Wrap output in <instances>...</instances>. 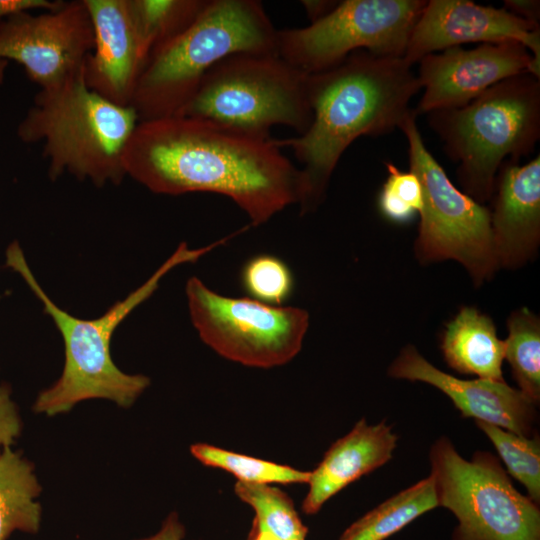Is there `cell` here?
<instances>
[{"mask_svg": "<svg viewBox=\"0 0 540 540\" xmlns=\"http://www.w3.org/2000/svg\"><path fill=\"white\" fill-rule=\"evenodd\" d=\"M126 176L165 195L209 192L233 200L252 226L301 205L300 168L272 138L248 136L184 115L139 121L123 156Z\"/></svg>", "mask_w": 540, "mask_h": 540, "instance_id": "cell-1", "label": "cell"}, {"mask_svg": "<svg viewBox=\"0 0 540 540\" xmlns=\"http://www.w3.org/2000/svg\"><path fill=\"white\" fill-rule=\"evenodd\" d=\"M403 57H379L359 50L308 79L312 120L301 135L273 139L290 147L301 163L305 198L301 214L322 202L345 150L360 136H379L399 128L412 113L410 100L421 89Z\"/></svg>", "mask_w": 540, "mask_h": 540, "instance_id": "cell-2", "label": "cell"}, {"mask_svg": "<svg viewBox=\"0 0 540 540\" xmlns=\"http://www.w3.org/2000/svg\"><path fill=\"white\" fill-rule=\"evenodd\" d=\"M225 242L223 238L197 249H190L186 243H181L141 286L114 303L103 315L91 320L75 317L56 305L36 280L20 245L17 242L10 244L6 251V265L21 275L40 300L44 312L53 320L64 342L62 374L53 385L38 394L34 411L55 416L89 399H107L123 408L132 406L149 386L150 379L142 374H127L116 366L110 352L114 331L155 292L170 270L197 261Z\"/></svg>", "mask_w": 540, "mask_h": 540, "instance_id": "cell-3", "label": "cell"}, {"mask_svg": "<svg viewBox=\"0 0 540 540\" xmlns=\"http://www.w3.org/2000/svg\"><path fill=\"white\" fill-rule=\"evenodd\" d=\"M138 122L133 108L88 88L82 69L54 87L39 89L17 135L22 142L42 145L51 180L69 174L103 187L126 177L124 151Z\"/></svg>", "mask_w": 540, "mask_h": 540, "instance_id": "cell-4", "label": "cell"}, {"mask_svg": "<svg viewBox=\"0 0 540 540\" xmlns=\"http://www.w3.org/2000/svg\"><path fill=\"white\" fill-rule=\"evenodd\" d=\"M277 31L260 1L208 0L188 28L150 54L129 106L139 121L179 115L222 59L277 53Z\"/></svg>", "mask_w": 540, "mask_h": 540, "instance_id": "cell-5", "label": "cell"}, {"mask_svg": "<svg viewBox=\"0 0 540 540\" xmlns=\"http://www.w3.org/2000/svg\"><path fill=\"white\" fill-rule=\"evenodd\" d=\"M428 122L458 162L463 192L484 204L505 159L519 162L540 138V79L528 72L509 77L464 106L428 113Z\"/></svg>", "mask_w": 540, "mask_h": 540, "instance_id": "cell-6", "label": "cell"}, {"mask_svg": "<svg viewBox=\"0 0 540 540\" xmlns=\"http://www.w3.org/2000/svg\"><path fill=\"white\" fill-rule=\"evenodd\" d=\"M309 75L277 53H238L215 64L179 115L269 139L277 125L303 134L312 120Z\"/></svg>", "mask_w": 540, "mask_h": 540, "instance_id": "cell-7", "label": "cell"}, {"mask_svg": "<svg viewBox=\"0 0 540 540\" xmlns=\"http://www.w3.org/2000/svg\"><path fill=\"white\" fill-rule=\"evenodd\" d=\"M438 506L458 520L453 540H540L538 504L513 486L488 452L464 459L447 438L430 451Z\"/></svg>", "mask_w": 540, "mask_h": 540, "instance_id": "cell-8", "label": "cell"}, {"mask_svg": "<svg viewBox=\"0 0 540 540\" xmlns=\"http://www.w3.org/2000/svg\"><path fill=\"white\" fill-rule=\"evenodd\" d=\"M416 117L413 110L399 127L407 140L410 171L423 189L415 256L423 264L457 261L468 271L474 285L481 286L499 269L490 209L454 186L427 149Z\"/></svg>", "mask_w": 540, "mask_h": 540, "instance_id": "cell-9", "label": "cell"}, {"mask_svg": "<svg viewBox=\"0 0 540 540\" xmlns=\"http://www.w3.org/2000/svg\"><path fill=\"white\" fill-rule=\"evenodd\" d=\"M423 0H344L306 27L277 31V54L311 75L364 50L379 57L404 56Z\"/></svg>", "mask_w": 540, "mask_h": 540, "instance_id": "cell-10", "label": "cell"}, {"mask_svg": "<svg viewBox=\"0 0 540 540\" xmlns=\"http://www.w3.org/2000/svg\"><path fill=\"white\" fill-rule=\"evenodd\" d=\"M185 292L200 339L220 356L248 367L272 368L300 352L309 327L306 310L224 296L195 276Z\"/></svg>", "mask_w": 540, "mask_h": 540, "instance_id": "cell-11", "label": "cell"}, {"mask_svg": "<svg viewBox=\"0 0 540 540\" xmlns=\"http://www.w3.org/2000/svg\"><path fill=\"white\" fill-rule=\"evenodd\" d=\"M94 46L84 0L57 9L22 12L0 23V61L19 63L39 89L54 87L82 71Z\"/></svg>", "mask_w": 540, "mask_h": 540, "instance_id": "cell-12", "label": "cell"}, {"mask_svg": "<svg viewBox=\"0 0 540 540\" xmlns=\"http://www.w3.org/2000/svg\"><path fill=\"white\" fill-rule=\"evenodd\" d=\"M528 72L540 79L528 49L517 41L482 43L473 49L451 47L419 61L418 79L424 88L414 113L466 105L496 83Z\"/></svg>", "mask_w": 540, "mask_h": 540, "instance_id": "cell-13", "label": "cell"}, {"mask_svg": "<svg viewBox=\"0 0 540 540\" xmlns=\"http://www.w3.org/2000/svg\"><path fill=\"white\" fill-rule=\"evenodd\" d=\"M522 43L540 70V25L521 19L504 8L469 0L426 1L403 58L411 66L426 55L466 43Z\"/></svg>", "mask_w": 540, "mask_h": 540, "instance_id": "cell-14", "label": "cell"}, {"mask_svg": "<svg viewBox=\"0 0 540 540\" xmlns=\"http://www.w3.org/2000/svg\"><path fill=\"white\" fill-rule=\"evenodd\" d=\"M388 375L434 386L451 399L464 417L499 426L520 436L535 435L536 405L505 381L454 377L428 362L412 345L400 351L390 365Z\"/></svg>", "mask_w": 540, "mask_h": 540, "instance_id": "cell-15", "label": "cell"}, {"mask_svg": "<svg viewBox=\"0 0 540 540\" xmlns=\"http://www.w3.org/2000/svg\"><path fill=\"white\" fill-rule=\"evenodd\" d=\"M94 31V46L83 67L93 92L122 107L132 95L147 61L130 0H84Z\"/></svg>", "mask_w": 540, "mask_h": 540, "instance_id": "cell-16", "label": "cell"}, {"mask_svg": "<svg viewBox=\"0 0 540 540\" xmlns=\"http://www.w3.org/2000/svg\"><path fill=\"white\" fill-rule=\"evenodd\" d=\"M492 198L491 232L499 268L517 269L534 257L540 244V156L523 165L505 160Z\"/></svg>", "mask_w": 540, "mask_h": 540, "instance_id": "cell-17", "label": "cell"}, {"mask_svg": "<svg viewBox=\"0 0 540 540\" xmlns=\"http://www.w3.org/2000/svg\"><path fill=\"white\" fill-rule=\"evenodd\" d=\"M397 435L382 421L370 425L358 421L344 437L335 441L318 466L310 471L309 490L302 502L307 515L316 514L340 490L381 467L392 458Z\"/></svg>", "mask_w": 540, "mask_h": 540, "instance_id": "cell-18", "label": "cell"}, {"mask_svg": "<svg viewBox=\"0 0 540 540\" xmlns=\"http://www.w3.org/2000/svg\"><path fill=\"white\" fill-rule=\"evenodd\" d=\"M440 348L444 360L453 370L504 381L505 342L498 338L492 319L475 307H462L446 324Z\"/></svg>", "mask_w": 540, "mask_h": 540, "instance_id": "cell-19", "label": "cell"}, {"mask_svg": "<svg viewBox=\"0 0 540 540\" xmlns=\"http://www.w3.org/2000/svg\"><path fill=\"white\" fill-rule=\"evenodd\" d=\"M41 485L34 467L12 446L0 451V540L15 531L38 533L42 509L37 501Z\"/></svg>", "mask_w": 540, "mask_h": 540, "instance_id": "cell-20", "label": "cell"}, {"mask_svg": "<svg viewBox=\"0 0 540 540\" xmlns=\"http://www.w3.org/2000/svg\"><path fill=\"white\" fill-rule=\"evenodd\" d=\"M437 506L434 482L429 475L367 512L339 540H385Z\"/></svg>", "mask_w": 540, "mask_h": 540, "instance_id": "cell-21", "label": "cell"}, {"mask_svg": "<svg viewBox=\"0 0 540 540\" xmlns=\"http://www.w3.org/2000/svg\"><path fill=\"white\" fill-rule=\"evenodd\" d=\"M505 355L519 390L535 405L540 401V319L527 308L507 319Z\"/></svg>", "mask_w": 540, "mask_h": 540, "instance_id": "cell-22", "label": "cell"}, {"mask_svg": "<svg viewBox=\"0 0 540 540\" xmlns=\"http://www.w3.org/2000/svg\"><path fill=\"white\" fill-rule=\"evenodd\" d=\"M208 0H130L147 59L199 16Z\"/></svg>", "mask_w": 540, "mask_h": 540, "instance_id": "cell-23", "label": "cell"}, {"mask_svg": "<svg viewBox=\"0 0 540 540\" xmlns=\"http://www.w3.org/2000/svg\"><path fill=\"white\" fill-rule=\"evenodd\" d=\"M234 489L237 497L255 511L252 523L259 529L282 540L306 539L308 528L285 492L269 484L241 481H237Z\"/></svg>", "mask_w": 540, "mask_h": 540, "instance_id": "cell-24", "label": "cell"}, {"mask_svg": "<svg viewBox=\"0 0 540 540\" xmlns=\"http://www.w3.org/2000/svg\"><path fill=\"white\" fill-rule=\"evenodd\" d=\"M190 452L202 464L225 470L241 482L292 484L308 483L310 478L309 471H301L206 443L191 445Z\"/></svg>", "mask_w": 540, "mask_h": 540, "instance_id": "cell-25", "label": "cell"}, {"mask_svg": "<svg viewBox=\"0 0 540 540\" xmlns=\"http://www.w3.org/2000/svg\"><path fill=\"white\" fill-rule=\"evenodd\" d=\"M495 446L507 467L508 473L522 483L528 497L540 502V440L539 437H524L499 426L475 421Z\"/></svg>", "mask_w": 540, "mask_h": 540, "instance_id": "cell-26", "label": "cell"}, {"mask_svg": "<svg viewBox=\"0 0 540 540\" xmlns=\"http://www.w3.org/2000/svg\"><path fill=\"white\" fill-rule=\"evenodd\" d=\"M240 284L248 298L270 306H282L295 291V277L280 257L260 253L250 257L240 271Z\"/></svg>", "mask_w": 540, "mask_h": 540, "instance_id": "cell-27", "label": "cell"}, {"mask_svg": "<svg viewBox=\"0 0 540 540\" xmlns=\"http://www.w3.org/2000/svg\"><path fill=\"white\" fill-rule=\"evenodd\" d=\"M386 168L388 176L378 196V209L391 222H410L423 210L421 182L412 171L399 170L393 163H386Z\"/></svg>", "mask_w": 540, "mask_h": 540, "instance_id": "cell-28", "label": "cell"}, {"mask_svg": "<svg viewBox=\"0 0 540 540\" xmlns=\"http://www.w3.org/2000/svg\"><path fill=\"white\" fill-rule=\"evenodd\" d=\"M22 431V421L8 385L0 383V451L12 446Z\"/></svg>", "mask_w": 540, "mask_h": 540, "instance_id": "cell-29", "label": "cell"}, {"mask_svg": "<svg viewBox=\"0 0 540 540\" xmlns=\"http://www.w3.org/2000/svg\"><path fill=\"white\" fill-rule=\"evenodd\" d=\"M62 3V0H0V23L9 16L22 12L54 10Z\"/></svg>", "mask_w": 540, "mask_h": 540, "instance_id": "cell-30", "label": "cell"}, {"mask_svg": "<svg viewBox=\"0 0 540 540\" xmlns=\"http://www.w3.org/2000/svg\"><path fill=\"white\" fill-rule=\"evenodd\" d=\"M185 534V527L178 514L171 512L155 534L137 540H184Z\"/></svg>", "mask_w": 540, "mask_h": 540, "instance_id": "cell-31", "label": "cell"}, {"mask_svg": "<svg viewBox=\"0 0 540 540\" xmlns=\"http://www.w3.org/2000/svg\"><path fill=\"white\" fill-rule=\"evenodd\" d=\"M504 9L528 22L539 24V0H504Z\"/></svg>", "mask_w": 540, "mask_h": 540, "instance_id": "cell-32", "label": "cell"}, {"mask_svg": "<svg viewBox=\"0 0 540 540\" xmlns=\"http://www.w3.org/2000/svg\"><path fill=\"white\" fill-rule=\"evenodd\" d=\"M338 2L335 0H304L301 3L310 22L313 23L329 14Z\"/></svg>", "mask_w": 540, "mask_h": 540, "instance_id": "cell-33", "label": "cell"}, {"mask_svg": "<svg viewBox=\"0 0 540 540\" xmlns=\"http://www.w3.org/2000/svg\"><path fill=\"white\" fill-rule=\"evenodd\" d=\"M248 540H282V539H279L275 537L274 535L259 529L254 523H252V528L249 533Z\"/></svg>", "mask_w": 540, "mask_h": 540, "instance_id": "cell-34", "label": "cell"}]
</instances>
